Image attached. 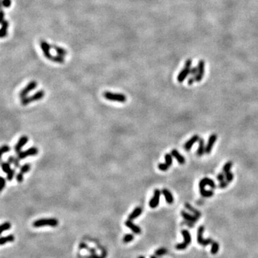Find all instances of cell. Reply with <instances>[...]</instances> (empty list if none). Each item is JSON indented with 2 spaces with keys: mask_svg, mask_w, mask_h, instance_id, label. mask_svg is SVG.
I'll use <instances>...</instances> for the list:
<instances>
[{
  "mask_svg": "<svg viewBox=\"0 0 258 258\" xmlns=\"http://www.w3.org/2000/svg\"><path fill=\"white\" fill-rule=\"evenodd\" d=\"M206 186H209L212 189H216V184L213 180L211 179L208 178V177H204L199 182V192L201 195L205 198L212 197L214 195L213 191H207L205 190V187Z\"/></svg>",
  "mask_w": 258,
  "mask_h": 258,
  "instance_id": "cell-1",
  "label": "cell"
},
{
  "mask_svg": "<svg viewBox=\"0 0 258 258\" xmlns=\"http://www.w3.org/2000/svg\"><path fill=\"white\" fill-rule=\"evenodd\" d=\"M58 220L55 218H47V219H40L35 221L32 223L34 227L39 228L43 227H55L58 225Z\"/></svg>",
  "mask_w": 258,
  "mask_h": 258,
  "instance_id": "cell-2",
  "label": "cell"
},
{
  "mask_svg": "<svg viewBox=\"0 0 258 258\" xmlns=\"http://www.w3.org/2000/svg\"><path fill=\"white\" fill-rule=\"evenodd\" d=\"M45 96V91L43 90H38L37 92H36L35 93L33 94L32 96H29V97H24L21 99V104L22 106H25L27 105L30 104L32 102L38 101L40 100H42Z\"/></svg>",
  "mask_w": 258,
  "mask_h": 258,
  "instance_id": "cell-3",
  "label": "cell"
},
{
  "mask_svg": "<svg viewBox=\"0 0 258 258\" xmlns=\"http://www.w3.org/2000/svg\"><path fill=\"white\" fill-rule=\"evenodd\" d=\"M103 96L106 100L110 101L119 102V103H125L127 101V98L124 94L114 93L110 91H106L103 93Z\"/></svg>",
  "mask_w": 258,
  "mask_h": 258,
  "instance_id": "cell-4",
  "label": "cell"
},
{
  "mask_svg": "<svg viewBox=\"0 0 258 258\" xmlns=\"http://www.w3.org/2000/svg\"><path fill=\"white\" fill-rule=\"evenodd\" d=\"M38 153H39V151H38V148L37 147H30L27 150L18 153L17 154V158L20 160H22V159H26L27 157H34V156L37 155Z\"/></svg>",
  "mask_w": 258,
  "mask_h": 258,
  "instance_id": "cell-5",
  "label": "cell"
},
{
  "mask_svg": "<svg viewBox=\"0 0 258 258\" xmlns=\"http://www.w3.org/2000/svg\"><path fill=\"white\" fill-rule=\"evenodd\" d=\"M204 226L199 227L197 232V242L199 245H202V246H207V245L213 243L214 240H212V239H204Z\"/></svg>",
  "mask_w": 258,
  "mask_h": 258,
  "instance_id": "cell-6",
  "label": "cell"
},
{
  "mask_svg": "<svg viewBox=\"0 0 258 258\" xmlns=\"http://www.w3.org/2000/svg\"><path fill=\"white\" fill-rule=\"evenodd\" d=\"M37 82L35 81V80H32V81L29 82V83H28L27 85L20 91V97L21 99L24 97H27V95L29 94L32 90H35V89L37 87Z\"/></svg>",
  "mask_w": 258,
  "mask_h": 258,
  "instance_id": "cell-7",
  "label": "cell"
},
{
  "mask_svg": "<svg viewBox=\"0 0 258 258\" xmlns=\"http://www.w3.org/2000/svg\"><path fill=\"white\" fill-rule=\"evenodd\" d=\"M40 47H41L42 51H43L44 55L47 60H50L51 56L52 55L50 53V50L52 48V45H50L48 43H47L45 40H41L40 43Z\"/></svg>",
  "mask_w": 258,
  "mask_h": 258,
  "instance_id": "cell-8",
  "label": "cell"
},
{
  "mask_svg": "<svg viewBox=\"0 0 258 258\" xmlns=\"http://www.w3.org/2000/svg\"><path fill=\"white\" fill-rule=\"evenodd\" d=\"M161 192L159 189H155L154 192V196L149 201V207L152 209L157 208L159 204V199H160Z\"/></svg>",
  "mask_w": 258,
  "mask_h": 258,
  "instance_id": "cell-9",
  "label": "cell"
},
{
  "mask_svg": "<svg viewBox=\"0 0 258 258\" xmlns=\"http://www.w3.org/2000/svg\"><path fill=\"white\" fill-rule=\"evenodd\" d=\"M28 141H29V138H28L27 136H21L15 146V152L17 153V154H18V153L22 151V148L26 145V143H27Z\"/></svg>",
  "mask_w": 258,
  "mask_h": 258,
  "instance_id": "cell-10",
  "label": "cell"
},
{
  "mask_svg": "<svg viewBox=\"0 0 258 258\" xmlns=\"http://www.w3.org/2000/svg\"><path fill=\"white\" fill-rule=\"evenodd\" d=\"M217 139V136L216 134H212L209 136L207 143L206 145V148H205V153H206L207 154H209L210 153H211Z\"/></svg>",
  "mask_w": 258,
  "mask_h": 258,
  "instance_id": "cell-11",
  "label": "cell"
},
{
  "mask_svg": "<svg viewBox=\"0 0 258 258\" xmlns=\"http://www.w3.org/2000/svg\"><path fill=\"white\" fill-rule=\"evenodd\" d=\"M198 73L196 75V82H200L204 75V61L200 60L198 64Z\"/></svg>",
  "mask_w": 258,
  "mask_h": 258,
  "instance_id": "cell-12",
  "label": "cell"
},
{
  "mask_svg": "<svg viewBox=\"0 0 258 258\" xmlns=\"http://www.w3.org/2000/svg\"><path fill=\"white\" fill-rule=\"evenodd\" d=\"M125 225L127 227H129L133 233H135V234H139L141 233V227H138V226L136 225V224H135L134 223L132 222V220H130V219L126 220L125 222Z\"/></svg>",
  "mask_w": 258,
  "mask_h": 258,
  "instance_id": "cell-13",
  "label": "cell"
},
{
  "mask_svg": "<svg viewBox=\"0 0 258 258\" xmlns=\"http://www.w3.org/2000/svg\"><path fill=\"white\" fill-rule=\"evenodd\" d=\"M190 71H191V68H189V67H187V66H184V68L182 69V71L180 72L178 77H177V80H178V82H184V80L187 78L188 75H190Z\"/></svg>",
  "mask_w": 258,
  "mask_h": 258,
  "instance_id": "cell-14",
  "label": "cell"
},
{
  "mask_svg": "<svg viewBox=\"0 0 258 258\" xmlns=\"http://www.w3.org/2000/svg\"><path fill=\"white\" fill-rule=\"evenodd\" d=\"M199 138H200L199 136H198V135H194V136H193L192 138H191L189 140H188V141L186 142L185 144H184V148H185V150L187 151H189L191 150V148H192V147L193 146V145H194L196 142L199 141Z\"/></svg>",
  "mask_w": 258,
  "mask_h": 258,
  "instance_id": "cell-15",
  "label": "cell"
},
{
  "mask_svg": "<svg viewBox=\"0 0 258 258\" xmlns=\"http://www.w3.org/2000/svg\"><path fill=\"white\" fill-rule=\"evenodd\" d=\"M171 154L172 157L176 159V160L178 161L179 164H185V158H184L182 154H180L176 149H173L171 151Z\"/></svg>",
  "mask_w": 258,
  "mask_h": 258,
  "instance_id": "cell-16",
  "label": "cell"
},
{
  "mask_svg": "<svg viewBox=\"0 0 258 258\" xmlns=\"http://www.w3.org/2000/svg\"><path fill=\"white\" fill-rule=\"evenodd\" d=\"M161 193H162V194L164 195L165 199H166V201L167 202L168 204H171L173 203V196L172 195V194L170 192L169 190L167 189H163L162 191H161Z\"/></svg>",
  "mask_w": 258,
  "mask_h": 258,
  "instance_id": "cell-17",
  "label": "cell"
},
{
  "mask_svg": "<svg viewBox=\"0 0 258 258\" xmlns=\"http://www.w3.org/2000/svg\"><path fill=\"white\" fill-rule=\"evenodd\" d=\"M9 28V22L7 20H3L1 22V27L0 30V37L1 38H4L7 35Z\"/></svg>",
  "mask_w": 258,
  "mask_h": 258,
  "instance_id": "cell-18",
  "label": "cell"
},
{
  "mask_svg": "<svg viewBox=\"0 0 258 258\" xmlns=\"http://www.w3.org/2000/svg\"><path fill=\"white\" fill-rule=\"evenodd\" d=\"M181 215H182V217H183V218H184L185 220L189 221V222H196V221L199 219V217H197L195 215H190V214L187 213V212H184V211H182L181 212Z\"/></svg>",
  "mask_w": 258,
  "mask_h": 258,
  "instance_id": "cell-19",
  "label": "cell"
},
{
  "mask_svg": "<svg viewBox=\"0 0 258 258\" xmlns=\"http://www.w3.org/2000/svg\"><path fill=\"white\" fill-rule=\"evenodd\" d=\"M205 148L206 146H204V140L203 138H199V147H198L197 151H196V155L198 157H202L204 154L205 153Z\"/></svg>",
  "mask_w": 258,
  "mask_h": 258,
  "instance_id": "cell-20",
  "label": "cell"
},
{
  "mask_svg": "<svg viewBox=\"0 0 258 258\" xmlns=\"http://www.w3.org/2000/svg\"><path fill=\"white\" fill-rule=\"evenodd\" d=\"M142 212H143L142 208L140 207H137L135 208L134 209H133V211L129 215V219H130V220H133V219H136L137 217H138L141 215Z\"/></svg>",
  "mask_w": 258,
  "mask_h": 258,
  "instance_id": "cell-21",
  "label": "cell"
},
{
  "mask_svg": "<svg viewBox=\"0 0 258 258\" xmlns=\"http://www.w3.org/2000/svg\"><path fill=\"white\" fill-rule=\"evenodd\" d=\"M52 48L57 52V55H61L62 57H65L68 55V51L65 49H64L63 47H59L56 45H52Z\"/></svg>",
  "mask_w": 258,
  "mask_h": 258,
  "instance_id": "cell-22",
  "label": "cell"
},
{
  "mask_svg": "<svg viewBox=\"0 0 258 258\" xmlns=\"http://www.w3.org/2000/svg\"><path fill=\"white\" fill-rule=\"evenodd\" d=\"M182 234L183 235V237L184 240V243L187 244V245H190L191 243H192V237H191L190 232H189L188 230H187V229H183V230L182 231Z\"/></svg>",
  "mask_w": 258,
  "mask_h": 258,
  "instance_id": "cell-23",
  "label": "cell"
},
{
  "mask_svg": "<svg viewBox=\"0 0 258 258\" xmlns=\"http://www.w3.org/2000/svg\"><path fill=\"white\" fill-rule=\"evenodd\" d=\"M15 236L13 234H9L6 237H1L0 239V245H4V244L8 243H12L15 240Z\"/></svg>",
  "mask_w": 258,
  "mask_h": 258,
  "instance_id": "cell-24",
  "label": "cell"
},
{
  "mask_svg": "<svg viewBox=\"0 0 258 258\" xmlns=\"http://www.w3.org/2000/svg\"><path fill=\"white\" fill-rule=\"evenodd\" d=\"M184 206H185V207L187 208V209L189 210V211H190L191 212H192V213L194 214V215L196 216V217H199H199H201V212H200L199 211V210L196 209L193 207L192 206V205L190 204H189V203L186 202L185 204H184Z\"/></svg>",
  "mask_w": 258,
  "mask_h": 258,
  "instance_id": "cell-25",
  "label": "cell"
},
{
  "mask_svg": "<svg viewBox=\"0 0 258 258\" xmlns=\"http://www.w3.org/2000/svg\"><path fill=\"white\" fill-rule=\"evenodd\" d=\"M49 60L52 61V62H53L60 63V64H63V63L65 62L64 57H62V56L59 55H52V56H51V57L50 58V60Z\"/></svg>",
  "mask_w": 258,
  "mask_h": 258,
  "instance_id": "cell-26",
  "label": "cell"
},
{
  "mask_svg": "<svg viewBox=\"0 0 258 258\" xmlns=\"http://www.w3.org/2000/svg\"><path fill=\"white\" fill-rule=\"evenodd\" d=\"M8 162L10 164H13L15 165L16 168H20V159L18 158H15L14 157H10L8 158Z\"/></svg>",
  "mask_w": 258,
  "mask_h": 258,
  "instance_id": "cell-27",
  "label": "cell"
},
{
  "mask_svg": "<svg viewBox=\"0 0 258 258\" xmlns=\"http://www.w3.org/2000/svg\"><path fill=\"white\" fill-rule=\"evenodd\" d=\"M172 155L171 154H165V164H166L168 167L171 166L173 164V159H172Z\"/></svg>",
  "mask_w": 258,
  "mask_h": 258,
  "instance_id": "cell-28",
  "label": "cell"
},
{
  "mask_svg": "<svg viewBox=\"0 0 258 258\" xmlns=\"http://www.w3.org/2000/svg\"><path fill=\"white\" fill-rule=\"evenodd\" d=\"M219 250V245L218 243L214 241L212 243V247H211V253L212 254H216L218 252Z\"/></svg>",
  "mask_w": 258,
  "mask_h": 258,
  "instance_id": "cell-29",
  "label": "cell"
},
{
  "mask_svg": "<svg viewBox=\"0 0 258 258\" xmlns=\"http://www.w3.org/2000/svg\"><path fill=\"white\" fill-rule=\"evenodd\" d=\"M30 168H31L30 164H24L23 166H21L20 172L21 173H22V174L24 175L26 173H27V172L30 170Z\"/></svg>",
  "mask_w": 258,
  "mask_h": 258,
  "instance_id": "cell-30",
  "label": "cell"
},
{
  "mask_svg": "<svg viewBox=\"0 0 258 258\" xmlns=\"http://www.w3.org/2000/svg\"><path fill=\"white\" fill-rule=\"evenodd\" d=\"M1 169L5 173H7L12 169L10 167V163L9 162H2L1 163Z\"/></svg>",
  "mask_w": 258,
  "mask_h": 258,
  "instance_id": "cell-31",
  "label": "cell"
},
{
  "mask_svg": "<svg viewBox=\"0 0 258 258\" xmlns=\"http://www.w3.org/2000/svg\"><path fill=\"white\" fill-rule=\"evenodd\" d=\"M11 227H12V225L11 224H10V222H4L3 224H1V233H2L4 231L10 230V229H11Z\"/></svg>",
  "mask_w": 258,
  "mask_h": 258,
  "instance_id": "cell-32",
  "label": "cell"
},
{
  "mask_svg": "<svg viewBox=\"0 0 258 258\" xmlns=\"http://www.w3.org/2000/svg\"><path fill=\"white\" fill-rule=\"evenodd\" d=\"M133 239H134L133 234H127L123 237V242L124 243H131Z\"/></svg>",
  "mask_w": 258,
  "mask_h": 258,
  "instance_id": "cell-33",
  "label": "cell"
},
{
  "mask_svg": "<svg viewBox=\"0 0 258 258\" xmlns=\"http://www.w3.org/2000/svg\"><path fill=\"white\" fill-rule=\"evenodd\" d=\"M232 167V161H228L223 166V172L227 173L228 171H230Z\"/></svg>",
  "mask_w": 258,
  "mask_h": 258,
  "instance_id": "cell-34",
  "label": "cell"
},
{
  "mask_svg": "<svg viewBox=\"0 0 258 258\" xmlns=\"http://www.w3.org/2000/svg\"><path fill=\"white\" fill-rule=\"evenodd\" d=\"M15 169H11L10 171V172H8L7 173V179L8 181H10V182H11L12 181V179H14V176H15Z\"/></svg>",
  "mask_w": 258,
  "mask_h": 258,
  "instance_id": "cell-35",
  "label": "cell"
},
{
  "mask_svg": "<svg viewBox=\"0 0 258 258\" xmlns=\"http://www.w3.org/2000/svg\"><path fill=\"white\" fill-rule=\"evenodd\" d=\"M167 250L165 248H160V249H158L157 250L155 251V254L157 256H162L164 255V254L167 253Z\"/></svg>",
  "mask_w": 258,
  "mask_h": 258,
  "instance_id": "cell-36",
  "label": "cell"
},
{
  "mask_svg": "<svg viewBox=\"0 0 258 258\" xmlns=\"http://www.w3.org/2000/svg\"><path fill=\"white\" fill-rule=\"evenodd\" d=\"M225 173L226 180H227L228 182L230 183L233 180V179H234V175H233V173H232L231 171H228L227 173Z\"/></svg>",
  "mask_w": 258,
  "mask_h": 258,
  "instance_id": "cell-37",
  "label": "cell"
},
{
  "mask_svg": "<svg viewBox=\"0 0 258 258\" xmlns=\"http://www.w3.org/2000/svg\"><path fill=\"white\" fill-rule=\"evenodd\" d=\"M158 168H159V170H161V171H167L168 168H169V167H168L165 163H161V164H159L158 165Z\"/></svg>",
  "mask_w": 258,
  "mask_h": 258,
  "instance_id": "cell-38",
  "label": "cell"
},
{
  "mask_svg": "<svg viewBox=\"0 0 258 258\" xmlns=\"http://www.w3.org/2000/svg\"><path fill=\"white\" fill-rule=\"evenodd\" d=\"M11 4H12L11 0H1V5H2L3 7L9 8L10 7Z\"/></svg>",
  "mask_w": 258,
  "mask_h": 258,
  "instance_id": "cell-39",
  "label": "cell"
},
{
  "mask_svg": "<svg viewBox=\"0 0 258 258\" xmlns=\"http://www.w3.org/2000/svg\"><path fill=\"white\" fill-rule=\"evenodd\" d=\"M10 151V147L7 145H4L1 146V155L2 157V155L5 153H7Z\"/></svg>",
  "mask_w": 258,
  "mask_h": 258,
  "instance_id": "cell-40",
  "label": "cell"
},
{
  "mask_svg": "<svg viewBox=\"0 0 258 258\" xmlns=\"http://www.w3.org/2000/svg\"><path fill=\"white\" fill-rule=\"evenodd\" d=\"M16 180L19 183H22L24 181V174L21 173L20 172H19L17 175H16Z\"/></svg>",
  "mask_w": 258,
  "mask_h": 258,
  "instance_id": "cell-41",
  "label": "cell"
},
{
  "mask_svg": "<svg viewBox=\"0 0 258 258\" xmlns=\"http://www.w3.org/2000/svg\"><path fill=\"white\" fill-rule=\"evenodd\" d=\"M187 247H188V245H187V244H185L184 243L178 244V245H176V248L177 249V250H185V249L187 248Z\"/></svg>",
  "mask_w": 258,
  "mask_h": 258,
  "instance_id": "cell-42",
  "label": "cell"
},
{
  "mask_svg": "<svg viewBox=\"0 0 258 258\" xmlns=\"http://www.w3.org/2000/svg\"><path fill=\"white\" fill-rule=\"evenodd\" d=\"M217 180H218L219 182H223V181H224V179H226L225 173H224V172H223V173H219V174L217 175Z\"/></svg>",
  "mask_w": 258,
  "mask_h": 258,
  "instance_id": "cell-43",
  "label": "cell"
},
{
  "mask_svg": "<svg viewBox=\"0 0 258 258\" xmlns=\"http://www.w3.org/2000/svg\"><path fill=\"white\" fill-rule=\"evenodd\" d=\"M229 182H228L227 180H224L223 181V182H221L219 184V188H220V189H224V188H226L228 186V184H229Z\"/></svg>",
  "mask_w": 258,
  "mask_h": 258,
  "instance_id": "cell-44",
  "label": "cell"
},
{
  "mask_svg": "<svg viewBox=\"0 0 258 258\" xmlns=\"http://www.w3.org/2000/svg\"><path fill=\"white\" fill-rule=\"evenodd\" d=\"M89 248H90V247H88V245H86L85 243H81L79 244V249H80V250H88Z\"/></svg>",
  "mask_w": 258,
  "mask_h": 258,
  "instance_id": "cell-45",
  "label": "cell"
},
{
  "mask_svg": "<svg viewBox=\"0 0 258 258\" xmlns=\"http://www.w3.org/2000/svg\"><path fill=\"white\" fill-rule=\"evenodd\" d=\"M1 187H0V191L1 192V191L4 189V187H6V179H5V178H4V177L2 176L1 177Z\"/></svg>",
  "mask_w": 258,
  "mask_h": 258,
  "instance_id": "cell-46",
  "label": "cell"
},
{
  "mask_svg": "<svg viewBox=\"0 0 258 258\" xmlns=\"http://www.w3.org/2000/svg\"><path fill=\"white\" fill-rule=\"evenodd\" d=\"M197 73H198V68H191L190 75H192V76H194V77H196V75H197Z\"/></svg>",
  "mask_w": 258,
  "mask_h": 258,
  "instance_id": "cell-47",
  "label": "cell"
},
{
  "mask_svg": "<svg viewBox=\"0 0 258 258\" xmlns=\"http://www.w3.org/2000/svg\"><path fill=\"white\" fill-rule=\"evenodd\" d=\"M195 82H196V78L194 76L190 77V78L188 79V84H189V85H192V84Z\"/></svg>",
  "mask_w": 258,
  "mask_h": 258,
  "instance_id": "cell-48",
  "label": "cell"
},
{
  "mask_svg": "<svg viewBox=\"0 0 258 258\" xmlns=\"http://www.w3.org/2000/svg\"><path fill=\"white\" fill-rule=\"evenodd\" d=\"M98 255L97 254H90V255L88 256H85V258H98Z\"/></svg>",
  "mask_w": 258,
  "mask_h": 258,
  "instance_id": "cell-49",
  "label": "cell"
},
{
  "mask_svg": "<svg viewBox=\"0 0 258 258\" xmlns=\"http://www.w3.org/2000/svg\"><path fill=\"white\" fill-rule=\"evenodd\" d=\"M106 255H107L106 251H104V252H102V254H101V256H98V258H106Z\"/></svg>",
  "mask_w": 258,
  "mask_h": 258,
  "instance_id": "cell-50",
  "label": "cell"
},
{
  "mask_svg": "<svg viewBox=\"0 0 258 258\" xmlns=\"http://www.w3.org/2000/svg\"><path fill=\"white\" fill-rule=\"evenodd\" d=\"M90 254H96V250L95 248H89V250H87Z\"/></svg>",
  "mask_w": 258,
  "mask_h": 258,
  "instance_id": "cell-51",
  "label": "cell"
},
{
  "mask_svg": "<svg viewBox=\"0 0 258 258\" xmlns=\"http://www.w3.org/2000/svg\"><path fill=\"white\" fill-rule=\"evenodd\" d=\"M3 20H4V11H1V22H2Z\"/></svg>",
  "mask_w": 258,
  "mask_h": 258,
  "instance_id": "cell-52",
  "label": "cell"
},
{
  "mask_svg": "<svg viewBox=\"0 0 258 258\" xmlns=\"http://www.w3.org/2000/svg\"><path fill=\"white\" fill-rule=\"evenodd\" d=\"M138 258H145V257H143V256H140V257H138Z\"/></svg>",
  "mask_w": 258,
  "mask_h": 258,
  "instance_id": "cell-53",
  "label": "cell"
},
{
  "mask_svg": "<svg viewBox=\"0 0 258 258\" xmlns=\"http://www.w3.org/2000/svg\"><path fill=\"white\" fill-rule=\"evenodd\" d=\"M151 258H157L155 256H151Z\"/></svg>",
  "mask_w": 258,
  "mask_h": 258,
  "instance_id": "cell-54",
  "label": "cell"
}]
</instances>
